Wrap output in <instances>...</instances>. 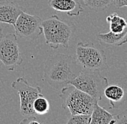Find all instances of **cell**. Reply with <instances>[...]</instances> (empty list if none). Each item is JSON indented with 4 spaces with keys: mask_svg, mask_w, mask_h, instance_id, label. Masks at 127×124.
<instances>
[{
    "mask_svg": "<svg viewBox=\"0 0 127 124\" xmlns=\"http://www.w3.org/2000/svg\"><path fill=\"white\" fill-rule=\"evenodd\" d=\"M103 95L110 101V108H115V103L120 104L124 102L127 95L124 88L118 85H107L104 89Z\"/></svg>",
    "mask_w": 127,
    "mask_h": 124,
    "instance_id": "7c38bea8",
    "label": "cell"
},
{
    "mask_svg": "<svg viewBox=\"0 0 127 124\" xmlns=\"http://www.w3.org/2000/svg\"><path fill=\"white\" fill-rule=\"evenodd\" d=\"M113 4L118 9L124 7H127V0H113Z\"/></svg>",
    "mask_w": 127,
    "mask_h": 124,
    "instance_id": "ffe728a7",
    "label": "cell"
},
{
    "mask_svg": "<svg viewBox=\"0 0 127 124\" xmlns=\"http://www.w3.org/2000/svg\"><path fill=\"white\" fill-rule=\"evenodd\" d=\"M116 124L114 115L101 107L98 101L95 103L93 112L91 113L90 124Z\"/></svg>",
    "mask_w": 127,
    "mask_h": 124,
    "instance_id": "8fae6325",
    "label": "cell"
},
{
    "mask_svg": "<svg viewBox=\"0 0 127 124\" xmlns=\"http://www.w3.org/2000/svg\"><path fill=\"white\" fill-rule=\"evenodd\" d=\"M106 22L109 24L110 32L113 34L123 32L127 26V17H121L116 12H113L108 16L106 17Z\"/></svg>",
    "mask_w": 127,
    "mask_h": 124,
    "instance_id": "5bb4252c",
    "label": "cell"
},
{
    "mask_svg": "<svg viewBox=\"0 0 127 124\" xmlns=\"http://www.w3.org/2000/svg\"><path fill=\"white\" fill-rule=\"evenodd\" d=\"M59 97L62 100V108L69 109L71 115H91L95 103L97 101L71 85L63 88L59 93Z\"/></svg>",
    "mask_w": 127,
    "mask_h": 124,
    "instance_id": "3957f363",
    "label": "cell"
},
{
    "mask_svg": "<svg viewBox=\"0 0 127 124\" xmlns=\"http://www.w3.org/2000/svg\"><path fill=\"white\" fill-rule=\"evenodd\" d=\"M82 67L76 57L63 54H50L44 62L43 79L54 90L60 93L79 75Z\"/></svg>",
    "mask_w": 127,
    "mask_h": 124,
    "instance_id": "6da1fadb",
    "label": "cell"
},
{
    "mask_svg": "<svg viewBox=\"0 0 127 124\" xmlns=\"http://www.w3.org/2000/svg\"><path fill=\"white\" fill-rule=\"evenodd\" d=\"M76 59L82 68L100 71L108 68L104 50L97 47L92 42H79L77 44Z\"/></svg>",
    "mask_w": 127,
    "mask_h": 124,
    "instance_id": "5b68a950",
    "label": "cell"
},
{
    "mask_svg": "<svg viewBox=\"0 0 127 124\" xmlns=\"http://www.w3.org/2000/svg\"><path fill=\"white\" fill-rule=\"evenodd\" d=\"M114 117L116 124H127V110L115 115Z\"/></svg>",
    "mask_w": 127,
    "mask_h": 124,
    "instance_id": "ac0fdd59",
    "label": "cell"
},
{
    "mask_svg": "<svg viewBox=\"0 0 127 124\" xmlns=\"http://www.w3.org/2000/svg\"><path fill=\"white\" fill-rule=\"evenodd\" d=\"M15 35L23 39H35L43 34L42 19L38 16L22 12L14 24Z\"/></svg>",
    "mask_w": 127,
    "mask_h": 124,
    "instance_id": "ba28073f",
    "label": "cell"
},
{
    "mask_svg": "<svg viewBox=\"0 0 127 124\" xmlns=\"http://www.w3.org/2000/svg\"><path fill=\"white\" fill-rule=\"evenodd\" d=\"M91 115L89 114H76L71 115L67 121V124H90Z\"/></svg>",
    "mask_w": 127,
    "mask_h": 124,
    "instance_id": "e0dca14e",
    "label": "cell"
},
{
    "mask_svg": "<svg viewBox=\"0 0 127 124\" xmlns=\"http://www.w3.org/2000/svg\"><path fill=\"white\" fill-rule=\"evenodd\" d=\"M70 85L100 101L102 100L104 89L108 85V79L103 76L100 70L82 68Z\"/></svg>",
    "mask_w": 127,
    "mask_h": 124,
    "instance_id": "277c9868",
    "label": "cell"
},
{
    "mask_svg": "<svg viewBox=\"0 0 127 124\" xmlns=\"http://www.w3.org/2000/svg\"><path fill=\"white\" fill-rule=\"evenodd\" d=\"M12 88L16 90L20 97V110L23 116H35L33 110V102L36 98L42 95L41 88L33 87L29 84L28 80L24 77L16 79L12 83Z\"/></svg>",
    "mask_w": 127,
    "mask_h": 124,
    "instance_id": "8992f818",
    "label": "cell"
},
{
    "mask_svg": "<svg viewBox=\"0 0 127 124\" xmlns=\"http://www.w3.org/2000/svg\"><path fill=\"white\" fill-rule=\"evenodd\" d=\"M48 4L55 11L71 17L79 16L84 12L82 4L77 0H49Z\"/></svg>",
    "mask_w": 127,
    "mask_h": 124,
    "instance_id": "9c48e42d",
    "label": "cell"
},
{
    "mask_svg": "<svg viewBox=\"0 0 127 124\" xmlns=\"http://www.w3.org/2000/svg\"><path fill=\"white\" fill-rule=\"evenodd\" d=\"M20 124H40L39 121L36 120V118L35 116H25V118H23Z\"/></svg>",
    "mask_w": 127,
    "mask_h": 124,
    "instance_id": "d6986e66",
    "label": "cell"
},
{
    "mask_svg": "<svg viewBox=\"0 0 127 124\" xmlns=\"http://www.w3.org/2000/svg\"><path fill=\"white\" fill-rule=\"evenodd\" d=\"M1 37H2V29H1V27H0V39H1Z\"/></svg>",
    "mask_w": 127,
    "mask_h": 124,
    "instance_id": "44dd1931",
    "label": "cell"
},
{
    "mask_svg": "<svg viewBox=\"0 0 127 124\" xmlns=\"http://www.w3.org/2000/svg\"><path fill=\"white\" fill-rule=\"evenodd\" d=\"M43 34L46 43L50 48L57 50L60 45L68 49L69 42L74 33V25L62 20L57 15H52L42 20Z\"/></svg>",
    "mask_w": 127,
    "mask_h": 124,
    "instance_id": "7a4b0ae2",
    "label": "cell"
},
{
    "mask_svg": "<svg viewBox=\"0 0 127 124\" xmlns=\"http://www.w3.org/2000/svg\"><path fill=\"white\" fill-rule=\"evenodd\" d=\"M23 10L13 1H0V23L14 26L17 17Z\"/></svg>",
    "mask_w": 127,
    "mask_h": 124,
    "instance_id": "30bf717a",
    "label": "cell"
},
{
    "mask_svg": "<svg viewBox=\"0 0 127 124\" xmlns=\"http://www.w3.org/2000/svg\"><path fill=\"white\" fill-rule=\"evenodd\" d=\"M97 37L101 43L116 46H121L127 43V26L125 30L121 33L113 34L109 31L107 33H99L97 35Z\"/></svg>",
    "mask_w": 127,
    "mask_h": 124,
    "instance_id": "4fadbf2b",
    "label": "cell"
},
{
    "mask_svg": "<svg viewBox=\"0 0 127 124\" xmlns=\"http://www.w3.org/2000/svg\"><path fill=\"white\" fill-rule=\"evenodd\" d=\"M33 110L36 115H44L47 113L50 108L49 102L42 95L38 96L33 102Z\"/></svg>",
    "mask_w": 127,
    "mask_h": 124,
    "instance_id": "2e32d148",
    "label": "cell"
},
{
    "mask_svg": "<svg viewBox=\"0 0 127 124\" xmlns=\"http://www.w3.org/2000/svg\"><path fill=\"white\" fill-rule=\"evenodd\" d=\"M0 62L9 71L15 70L23 62L15 34H8L0 39Z\"/></svg>",
    "mask_w": 127,
    "mask_h": 124,
    "instance_id": "52a82bcc",
    "label": "cell"
},
{
    "mask_svg": "<svg viewBox=\"0 0 127 124\" xmlns=\"http://www.w3.org/2000/svg\"><path fill=\"white\" fill-rule=\"evenodd\" d=\"M82 2L85 7L95 12L104 10L113 4V0H82Z\"/></svg>",
    "mask_w": 127,
    "mask_h": 124,
    "instance_id": "9a60e30c",
    "label": "cell"
}]
</instances>
